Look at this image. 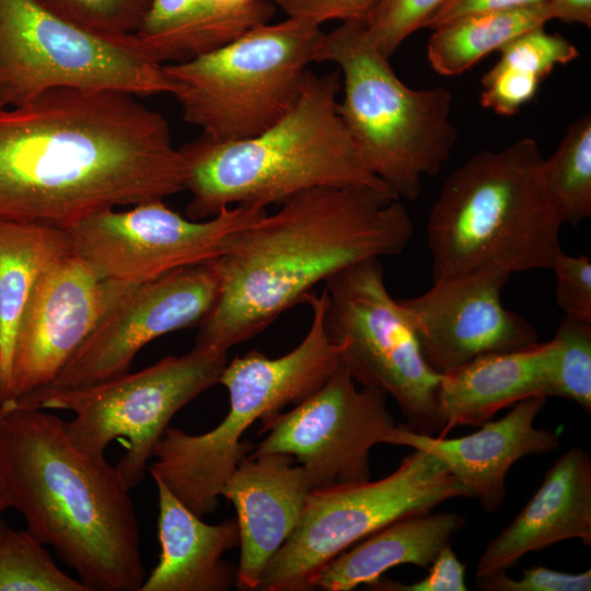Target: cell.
Returning a JSON list of instances; mask_svg holds the SVG:
<instances>
[{"instance_id": "ac0fdd59", "label": "cell", "mask_w": 591, "mask_h": 591, "mask_svg": "<svg viewBox=\"0 0 591 591\" xmlns=\"http://www.w3.org/2000/svg\"><path fill=\"white\" fill-rule=\"evenodd\" d=\"M547 402L532 396L514 404L502 418L483 424L479 430L459 438L428 436L395 426L385 443L426 451L440 460L480 507L495 512L506 497V477L522 457L556 450L559 436L534 426Z\"/></svg>"}, {"instance_id": "cb8c5ba5", "label": "cell", "mask_w": 591, "mask_h": 591, "mask_svg": "<svg viewBox=\"0 0 591 591\" xmlns=\"http://www.w3.org/2000/svg\"><path fill=\"white\" fill-rule=\"evenodd\" d=\"M72 253L66 230L43 223L0 219V408L11 391L18 334L44 274Z\"/></svg>"}, {"instance_id": "9a60e30c", "label": "cell", "mask_w": 591, "mask_h": 591, "mask_svg": "<svg viewBox=\"0 0 591 591\" xmlns=\"http://www.w3.org/2000/svg\"><path fill=\"white\" fill-rule=\"evenodd\" d=\"M217 294L218 279L208 263L134 286L102 316L56 379L15 408H33L47 394L84 387L128 372L135 356L150 341L198 326Z\"/></svg>"}, {"instance_id": "e575fe53", "label": "cell", "mask_w": 591, "mask_h": 591, "mask_svg": "<svg viewBox=\"0 0 591 591\" xmlns=\"http://www.w3.org/2000/svg\"><path fill=\"white\" fill-rule=\"evenodd\" d=\"M376 0H275L287 13L315 25L328 20L360 21L366 18Z\"/></svg>"}, {"instance_id": "d6a6232c", "label": "cell", "mask_w": 591, "mask_h": 591, "mask_svg": "<svg viewBox=\"0 0 591 591\" xmlns=\"http://www.w3.org/2000/svg\"><path fill=\"white\" fill-rule=\"evenodd\" d=\"M476 584L484 591H590L591 570L570 573L541 566L523 569L518 579L507 571L476 578Z\"/></svg>"}, {"instance_id": "836d02e7", "label": "cell", "mask_w": 591, "mask_h": 591, "mask_svg": "<svg viewBox=\"0 0 591 591\" xmlns=\"http://www.w3.org/2000/svg\"><path fill=\"white\" fill-rule=\"evenodd\" d=\"M429 573L421 580L401 583L380 579L369 586L378 591H466L465 566L456 557L450 544L445 545L429 567Z\"/></svg>"}, {"instance_id": "e0dca14e", "label": "cell", "mask_w": 591, "mask_h": 591, "mask_svg": "<svg viewBox=\"0 0 591 591\" xmlns=\"http://www.w3.org/2000/svg\"><path fill=\"white\" fill-rule=\"evenodd\" d=\"M510 275L476 270L432 281L426 292L398 299L428 364L444 374L475 357L537 341L535 327L505 308Z\"/></svg>"}, {"instance_id": "3957f363", "label": "cell", "mask_w": 591, "mask_h": 591, "mask_svg": "<svg viewBox=\"0 0 591 591\" xmlns=\"http://www.w3.org/2000/svg\"><path fill=\"white\" fill-rule=\"evenodd\" d=\"M0 461L10 507L90 591H140L136 508L105 455L77 449L47 409L15 408L0 420Z\"/></svg>"}, {"instance_id": "ba28073f", "label": "cell", "mask_w": 591, "mask_h": 591, "mask_svg": "<svg viewBox=\"0 0 591 591\" xmlns=\"http://www.w3.org/2000/svg\"><path fill=\"white\" fill-rule=\"evenodd\" d=\"M323 34L318 25L288 18L163 70L185 121L213 141L245 139L293 108Z\"/></svg>"}, {"instance_id": "52a82bcc", "label": "cell", "mask_w": 591, "mask_h": 591, "mask_svg": "<svg viewBox=\"0 0 591 591\" xmlns=\"http://www.w3.org/2000/svg\"><path fill=\"white\" fill-rule=\"evenodd\" d=\"M315 61L338 66L344 99L337 112L366 169L398 199H417L422 179L440 172L459 138L451 92L406 85L359 21L324 33Z\"/></svg>"}, {"instance_id": "5bb4252c", "label": "cell", "mask_w": 591, "mask_h": 591, "mask_svg": "<svg viewBox=\"0 0 591 591\" xmlns=\"http://www.w3.org/2000/svg\"><path fill=\"white\" fill-rule=\"evenodd\" d=\"M380 390L359 385L344 363L294 408L262 424L250 454L297 459L311 490L370 480V452L396 426Z\"/></svg>"}, {"instance_id": "30bf717a", "label": "cell", "mask_w": 591, "mask_h": 591, "mask_svg": "<svg viewBox=\"0 0 591 591\" xmlns=\"http://www.w3.org/2000/svg\"><path fill=\"white\" fill-rule=\"evenodd\" d=\"M454 498L471 497L440 460L421 450L379 480L311 490L297 528L267 564L257 590H312L325 566L350 546Z\"/></svg>"}, {"instance_id": "44dd1931", "label": "cell", "mask_w": 591, "mask_h": 591, "mask_svg": "<svg viewBox=\"0 0 591 591\" xmlns=\"http://www.w3.org/2000/svg\"><path fill=\"white\" fill-rule=\"evenodd\" d=\"M555 343L552 339L473 358L441 374L437 393L441 430L479 427L497 412L532 396L548 397Z\"/></svg>"}, {"instance_id": "9c48e42d", "label": "cell", "mask_w": 591, "mask_h": 591, "mask_svg": "<svg viewBox=\"0 0 591 591\" xmlns=\"http://www.w3.org/2000/svg\"><path fill=\"white\" fill-rule=\"evenodd\" d=\"M132 35L91 32L38 0H0V107L63 88L172 94L163 66L149 59Z\"/></svg>"}, {"instance_id": "f1b7e54d", "label": "cell", "mask_w": 591, "mask_h": 591, "mask_svg": "<svg viewBox=\"0 0 591 591\" xmlns=\"http://www.w3.org/2000/svg\"><path fill=\"white\" fill-rule=\"evenodd\" d=\"M493 68L538 84L556 66L566 65L579 56L577 47L544 26L528 31L503 45Z\"/></svg>"}, {"instance_id": "603a6c76", "label": "cell", "mask_w": 591, "mask_h": 591, "mask_svg": "<svg viewBox=\"0 0 591 591\" xmlns=\"http://www.w3.org/2000/svg\"><path fill=\"white\" fill-rule=\"evenodd\" d=\"M464 524L465 518L456 512L430 511L398 519L336 556L317 576L314 588L350 591L371 586L398 565L429 568Z\"/></svg>"}, {"instance_id": "6da1fadb", "label": "cell", "mask_w": 591, "mask_h": 591, "mask_svg": "<svg viewBox=\"0 0 591 591\" xmlns=\"http://www.w3.org/2000/svg\"><path fill=\"white\" fill-rule=\"evenodd\" d=\"M182 190L166 119L132 94L63 88L0 107V219L67 230Z\"/></svg>"}, {"instance_id": "8fae6325", "label": "cell", "mask_w": 591, "mask_h": 591, "mask_svg": "<svg viewBox=\"0 0 591 591\" xmlns=\"http://www.w3.org/2000/svg\"><path fill=\"white\" fill-rule=\"evenodd\" d=\"M228 351L194 346L140 371L43 396L33 408L73 413L65 429L72 444L91 455H105L121 440L125 454L115 465L131 490L144 477L153 450L173 416L205 391L219 384Z\"/></svg>"}, {"instance_id": "74e56055", "label": "cell", "mask_w": 591, "mask_h": 591, "mask_svg": "<svg viewBox=\"0 0 591 591\" xmlns=\"http://www.w3.org/2000/svg\"><path fill=\"white\" fill-rule=\"evenodd\" d=\"M552 19L591 27V0H547Z\"/></svg>"}, {"instance_id": "8d00e7d4", "label": "cell", "mask_w": 591, "mask_h": 591, "mask_svg": "<svg viewBox=\"0 0 591 591\" xmlns=\"http://www.w3.org/2000/svg\"><path fill=\"white\" fill-rule=\"evenodd\" d=\"M210 16L221 21H246L266 19L274 11L268 0H198Z\"/></svg>"}, {"instance_id": "1f68e13d", "label": "cell", "mask_w": 591, "mask_h": 591, "mask_svg": "<svg viewBox=\"0 0 591 591\" xmlns=\"http://www.w3.org/2000/svg\"><path fill=\"white\" fill-rule=\"evenodd\" d=\"M551 270L556 276V302L565 318L591 324V262L587 255L561 251Z\"/></svg>"}, {"instance_id": "ffe728a7", "label": "cell", "mask_w": 591, "mask_h": 591, "mask_svg": "<svg viewBox=\"0 0 591 591\" xmlns=\"http://www.w3.org/2000/svg\"><path fill=\"white\" fill-rule=\"evenodd\" d=\"M570 538L591 545V460L577 445L556 460L524 508L488 543L476 578L505 572L524 555Z\"/></svg>"}, {"instance_id": "83f0119b", "label": "cell", "mask_w": 591, "mask_h": 591, "mask_svg": "<svg viewBox=\"0 0 591 591\" xmlns=\"http://www.w3.org/2000/svg\"><path fill=\"white\" fill-rule=\"evenodd\" d=\"M553 340L555 352L548 396L572 401L591 412V324L563 318Z\"/></svg>"}, {"instance_id": "5b68a950", "label": "cell", "mask_w": 591, "mask_h": 591, "mask_svg": "<svg viewBox=\"0 0 591 591\" xmlns=\"http://www.w3.org/2000/svg\"><path fill=\"white\" fill-rule=\"evenodd\" d=\"M533 138L479 150L444 181L426 224L432 281L476 270L549 269L563 223Z\"/></svg>"}, {"instance_id": "f546056e", "label": "cell", "mask_w": 591, "mask_h": 591, "mask_svg": "<svg viewBox=\"0 0 591 591\" xmlns=\"http://www.w3.org/2000/svg\"><path fill=\"white\" fill-rule=\"evenodd\" d=\"M59 16L91 32L125 37L141 26L151 0H38Z\"/></svg>"}, {"instance_id": "7a4b0ae2", "label": "cell", "mask_w": 591, "mask_h": 591, "mask_svg": "<svg viewBox=\"0 0 591 591\" xmlns=\"http://www.w3.org/2000/svg\"><path fill=\"white\" fill-rule=\"evenodd\" d=\"M413 235L408 211L390 190L323 186L293 195L208 262L218 294L195 345L228 351L247 341L320 283L358 263L401 254Z\"/></svg>"}, {"instance_id": "2e32d148", "label": "cell", "mask_w": 591, "mask_h": 591, "mask_svg": "<svg viewBox=\"0 0 591 591\" xmlns=\"http://www.w3.org/2000/svg\"><path fill=\"white\" fill-rule=\"evenodd\" d=\"M134 286L100 279L73 252L54 264L25 311L2 416L47 387L102 316Z\"/></svg>"}, {"instance_id": "d590c367", "label": "cell", "mask_w": 591, "mask_h": 591, "mask_svg": "<svg viewBox=\"0 0 591 591\" xmlns=\"http://www.w3.org/2000/svg\"><path fill=\"white\" fill-rule=\"evenodd\" d=\"M547 0H448L427 22L434 30L453 20L479 13L506 11L546 3Z\"/></svg>"}, {"instance_id": "d6986e66", "label": "cell", "mask_w": 591, "mask_h": 591, "mask_svg": "<svg viewBox=\"0 0 591 591\" xmlns=\"http://www.w3.org/2000/svg\"><path fill=\"white\" fill-rule=\"evenodd\" d=\"M294 457L285 453L244 455L220 496L232 502L240 534L235 587L257 590L262 575L297 528L309 493L308 479Z\"/></svg>"}, {"instance_id": "7402d4cb", "label": "cell", "mask_w": 591, "mask_h": 591, "mask_svg": "<svg viewBox=\"0 0 591 591\" xmlns=\"http://www.w3.org/2000/svg\"><path fill=\"white\" fill-rule=\"evenodd\" d=\"M153 480L161 553L140 591H225L235 587L236 566L223 555L240 543L236 521L205 523L160 479Z\"/></svg>"}, {"instance_id": "f35d334b", "label": "cell", "mask_w": 591, "mask_h": 591, "mask_svg": "<svg viewBox=\"0 0 591 591\" xmlns=\"http://www.w3.org/2000/svg\"><path fill=\"white\" fill-rule=\"evenodd\" d=\"M8 508H10V500L0 461V517Z\"/></svg>"}, {"instance_id": "8992f818", "label": "cell", "mask_w": 591, "mask_h": 591, "mask_svg": "<svg viewBox=\"0 0 591 591\" xmlns=\"http://www.w3.org/2000/svg\"><path fill=\"white\" fill-rule=\"evenodd\" d=\"M311 322L289 352L270 358L252 350L228 361L219 380L229 393L222 421L201 434L167 427L153 450L152 478L160 479L190 511L202 518L219 503L221 489L239 461L253 450L241 441L256 420L267 422L289 404L317 391L341 366V347L325 325V294L310 293Z\"/></svg>"}, {"instance_id": "d4e9b609", "label": "cell", "mask_w": 591, "mask_h": 591, "mask_svg": "<svg viewBox=\"0 0 591 591\" xmlns=\"http://www.w3.org/2000/svg\"><path fill=\"white\" fill-rule=\"evenodd\" d=\"M551 20L546 3L463 16L433 30L427 43L428 60L439 74L456 76Z\"/></svg>"}, {"instance_id": "ab89813d", "label": "cell", "mask_w": 591, "mask_h": 591, "mask_svg": "<svg viewBox=\"0 0 591 591\" xmlns=\"http://www.w3.org/2000/svg\"><path fill=\"white\" fill-rule=\"evenodd\" d=\"M1 418H2V413H1V408H0V420H1Z\"/></svg>"}, {"instance_id": "484cf974", "label": "cell", "mask_w": 591, "mask_h": 591, "mask_svg": "<svg viewBox=\"0 0 591 591\" xmlns=\"http://www.w3.org/2000/svg\"><path fill=\"white\" fill-rule=\"evenodd\" d=\"M547 190L564 224L591 216V117L572 121L553 155L545 159Z\"/></svg>"}, {"instance_id": "7c38bea8", "label": "cell", "mask_w": 591, "mask_h": 591, "mask_svg": "<svg viewBox=\"0 0 591 591\" xmlns=\"http://www.w3.org/2000/svg\"><path fill=\"white\" fill-rule=\"evenodd\" d=\"M325 325L355 381L392 397L409 429L438 436L441 374L426 361L380 259L348 267L324 283Z\"/></svg>"}, {"instance_id": "4dcf8cb0", "label": "cell", "mask_w": 591, "mask_h": 591, "mask_svg": "<svg viewBox=\"0 0 591 591\" xmlns=\"http://www.w3.org/2000/svg\"><path fill=\"white\" fill-rule=\"evenodd\" d=\"M448 0H376L360 20L368 40L386 58L414 32L425 28Z\"/></svg>"}, {"instance_id": "277c9868", "label": "cell", "mask_w": 591, "mask_h": 591, "mask_svg": "<svg viewBox=\"0 0 591 591\" xmlns=\"http://www.w3.org/2000/svg\"><path fill=\"white\" fill-rule=\"evenodd\" d=\"M340 71L305 72L298 102L256 136L213 141L201 135L179 151L185 164V215L204 220L233 206L266 208L323 186L390 188L361 162L337 112ZM391 192V190H390Z\"/></svg>"}, {"instance_id": "4316f807", "label": "cell", "mask_w": 591, "mask_h": 591, "mask_svg": "<svg viewBox=\"0 0 591 591\" xmlns=\"http://www.w3.org/2000/svg\"><path fill=\"white\" fill-rule=\"evenodd\" d=\"M0 591H90L62 571L45 545L0 517Z\"/></svg>"}, {"instance_id": "4fadbf2b", "label": "cell", "mask_w": 591, "mask_h": 591, "mask_svg": "<svg viewBox=\"0 0 591 591\" xmlns=\"http://www.w3.org/2000/svg\"><path fill=\"white\" fill-rule=\"evenodd\" d=\"M233 206L192 220L157 199L128 210L104 209L67 229L72 252L100 279L140 285L217 258L235 233L266 213Z\"/></svg>"}]
</instances>
